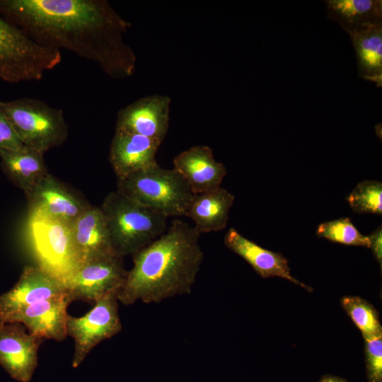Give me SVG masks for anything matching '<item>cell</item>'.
<instances>
[{
	"instance_id": "1",
	"label": "cell",
	"mask_w": 382,
	"mask_h": 382,
	"mask_svg": "<svg viewBox=\"0 0 382 382\" xmlns=\"http://www.w3.org/2000/svg\"><path fill=\"white\" fill-rule=\"evenodd\" d=\"M0 16L37 43L70 51L112 78L135 71V54L124 40L130 23L105 0H0Z\"/></svg>"
},
{
	"instance_id": "2",
	"label": "cell",
	"mask_w": 382,
	"mask_h": 382,
	"mask_svg": "<svg viewBox=\"0 0 382 382\" xmlns=\"http://www.w3.org/2000/svg\"><path fill=\"white\" fill-rule=\"evenodd\" d=\"M200 234L175 219L158 238L133 255V267L117 292L125 306L158 303L189 294L204 258Z\"/></svg>"
},
{
	"instance_id": "3",
	"label": "cell",
	"mask_w": 382,
	"mask_h": 382,
	"mask_svg": "<svg viewBox=\"0 0 382 382\" xmlns=\"http://www.w3.org/2000/svg\"><path fill=\"white\" fill-rule=\"evenodd\" d=\"M115 252L124 257L143 249L167 229V217L126 197L117 190L101 206Z\"/></svg>"
},
{
	"instance_id": "4",
	"label": "cell",
	"mask_w": 382,
	"mask_h": 382,
	"mask_svg": "<svg viewBox=\"0 0 382 382\" xmlns=\"http://www.w3.org/2000/svg\"><path fill=\"white\" fill-rule=\"evenodd\" d=\"M117 190L167 218L185 216L194 195L177 170L158 163L117 179Z\"/></svg>"
},
{
	"instance_id": "5",
	"label": "cell",
	"mask_w": 382,
	"mask_h": 382,
	"mask_svg": "<svg viewBox=\"0 0 382 382\" xmlns=\"http://www.w3.org/2000/svg\"><path fill=\"white\" fill-rule=\"evenodd\" d=\"M62 62L60 51L43 46L0 16V79L8 83L40 80Z\"/></svg>"
},
{
	"instance_id": "6",
	"label": "cell",
	"mask_w": 382,
	"mask_h": 382,
	"mask_svg": "<svg viewBox=\"0 0 382 382\" xmlns=\"http://www.w3.org/2000/svg\"><path fill=\"white\" fill-rule=\"evenodd\" d=\"M0 110L8 120L23 144L45 154L62 145L68 127L63 111L32 98L0 100Z\"/></svg>"
},
{
	"instance_id": "7",
	"label": "cell",
	"mask_w": 382,
	"mask_h": 382,
	"mask_svg": "<svg viewBox=\"0 0 382 382\" xmlns=\"http://www.w3.org/2000/svg\"><path fill=\"white\" fill-rule=\"evenodd\" d=\"M28 227L39 266L65 284L81 265L71 226L42 214H29Z\"/></svg>"
},
{
	"instance_id": "8",
	"label": "cell",
	"mask_w": 382,
	"mask_h": 382,
	"mask_svg": "<svg viewBox=\"0 0 382 382\" xmlns=\"http://www.w3.org/2000/svg\"><path fill=\"white\" fill-rule=\"evenodd\" d=\"M117 292H110L98 299L94 306L81 317L68 315L67 335L74 340L73 368H77L100 342L121 331Z\"/></svg>"
},
{
	"instance_id": "9",
	"label": "cell",
	"mask_w": 382,
	"mask_h": 382,
	"mask_svg": "<svg viewBox=\"0 0 382 382\" xmlns=\"http://www.w3.org/2000/svg\"><path fill=\"white\" fill-rule=\"evenodd\" d=\"M127 274L123 257L114 253L83 263L64 284L71 301L95 303L110 292L118 291Z\"/></svg>"
},
{
	"instance_id": "10",
	"label": "cell",
	"mask_w": 382,
	"mask_h": 382,
	"mask_svg": "<svg viewBox=\"0 0 382 382\" xmlns=\"http://www.w3.org/2000/svg\"><path fill=\"white\" fill-rule=\"evenodd\" d=\"M29 214H39L69 226L91 205L50 173L25 192Z\"/></svg>"
},
{
	"instance_id": "11",
	"label": "cell",
	"mask_w": 382,
	"mask_h": 382,
	"mask_svg": "<svg viewBox=\"0 0 382 382\" xmlns=\"http://www.w3.org/2000/svg\"><path fill=\"white\" fill-rule=\"evenodd\" d=\"M66 293L64 284L39 265L26 266L12 289L0 295V323L28 306Z\"/></svg>"
},
{
	"instance_id": "12",
	"label": "cell",
	"mask_w": 382,
	"mask_h": 382,
	"mask_svg": "<svg viewBox=\"0 0 382 382\" xmlns=\"http://www.w3.org/2000/svg\"><path fill=\"white\" fill-rule=\"evenodd\" d=\"M41 340L21 323H0V366L13 379L30 382L37 366Z\"/></svg>"
},
{
	"instance_id": "13",
	"label": "cell",
	"mask_w": 382,
	"mask_h": 382,
	"mask_svg": "<svg viewBox=\"0 0 382 382\" xmlns=\"http://www.w3.org/2000/svg\"><path fill=\"white\" fill-rule=\"evenodd\" d=\"M170 98L152 95L141 98L117 113L115 131L142 135L163 142L169 127Z\"/></svg>"
},
{
	"instance_id": "14",
	"label": "cell",
	"mask_w": 382,
	"mask_h": 382,
	"mask_svg": "<svg viewBox=\"0 0 382 382\" xmlns=\"http://www.w3.org/2000/svg\"><path fill=\"white\" fill-rule=\"evenodd\" d=\"M71 302L67 293L54 296L21 309L5 323H21L41 340L62 341L67 336L66 309Z\"/></svg>"
},
{
	"instance_id": "15",
	"label": "cell",
	"mask_w": 382,
	"mask_h": 382,
	"mask_svg": "<svg viewBox=\"0 0 382 382\" xmlns=\"http://www.w3.org/2000/svg\"><path fill=\"white\" fill-rule=\"evenodd\" d=\"M173 163L194 195L219 187L227 173L226 167L214 159L212 149L207 146H194L182 151Z\"/></svg>"
},
{
	"instance_id": "16",
	"label": "cell",
	"mask_w": 382,
	"mask_h": 382,
	"mask_svg": "<svg viewBox=\"0 0 382 382\" xmlns=\"http://www.w3.org/2000/svg\"><path fill=\"white\" fill-rule=\"evenodd\" d=\"M161 143L142 135L115 131L109 160L117 179L158 163L156 156Z\"/></svg>"
},
{
	"instance_id": "17",
	"label": "cell",
	"mask_w": 382,
	"mask_h": 382,
	"mask_svg": "<svg viewBox=\"0 0 382 382\" xmlns=\"http://www.w3.org/2000/svg\"><path fill=\"white\" fill-rule=\"evenodd\" d=\"M70 226L81 265L117 253L112 244L105 216L100 207L90 206Z\"/></svg>"
},
{
	"instance_id": "18",
	"label": "cell",
	"mask_w": 382,
	"mask_h": 382,
	"mask_svg": "<svg viewBox=\"0 0 382 382\" xmlns=\"http://www.w3.org/2000/svg\"><path fill=\"white\" fill-rule=\"evenodd\" d=\"M226 246L244 259L262 277L286 279L311 291V287L295 279L290 273L287 260L280 253L265 249L242 236L233 228L224 236Z\"/></svg>"
},
{
	"instance_id": "19",
	"label": "cell",
	"mask_w": 382,
	"mask_h": 382,
	"mask_svg": "<svg viewBox=\"0 0 382 382\" xmlns=\"http://www.w3.org/2000/svg\"><path fill=\"white\" fill-rule=\"evenodd\" d=\"M234 199L233 194L221 187L193 195L185 216L190 218L199 234L221 231L227 225Z\"/></svg>"
},
{
	"instance_id": "20",
	"label": "cell",
	"mask_w": 382,
	"mask_h": 382,
	"mask_svg": "<svg viewBox=\"0 0 382 382\" xmlns=\"http://www.w3.org/2000/svg\"><path fill=\"white\" fill-rule=\"evenodd\" d=\"M354 47L358 74L382 86V23L348 33Z\"/></svg>"
},
{
	"instance_id": "21",
	"label": "cell",
	"mask_w": 382,
	"mask_h": 382,
	"mask_svg": "<svg viewBox=\"0 0 382 382\" xmlns=\"http://www.w3.org/2000/svg\"><path fill=\"white\" fill-rule=\"evenodd\" d=\"M43 155L26 146L16 150L1 149V168L15 185L26 192L48 173Z\"/></svg>"
},
{
	"instance_id": "22",
	"label": "cell",
	"mask_w": 382,
	"mask_h": 382,
	"mask_svg": "<svg viewBox=\"0 0 382 382\" xmlns=\"http://www.w3.org/2000/svg\"><path fill=\"white\" fill-rule=\"evenodd\" d=\"M328 18L346 33L382 23L381 0L325 1Z\"/></svg>"
},
{
	"instance_id": "23",
	"label": "cell",
	"mask_w": 382,
	"mask_h": 382,
	"mask_svg": "<svg viewBox=\"0 0 382 382\" xmlns=\"http://www.w3.org/2000/svg\"><path fill=\"white\" fill-rule=\"evenodd\" d=\"M341 305L364 339L382 335L378 313L369 302L359 296H348L341 299Z\"/></svg>"
},
{
	"instance_id": "24",
	"label": "cell",
	"mask_w": 382,
	"mask_h": 382,
	"mask_svg": "<svg viewBox=\"0 0 382 382\" xmlns=\"http://www.w3.org/2000/svg\"><path fill=\"white\" fill-rule=\"evenodd\" d=\"M316 234L332 242L370 248L369 236L361 234L347 217L320 224Z\"/></svg>"
},
{
	"instance_id": "25",
	"label": "cell",
	"mask_w": 382,
	"mask_h": 382,
	"mask_svg": "<svg viewBox=\"0 0 382 382\" xmlns=\"http://www.w3.org/2000/svg\"><path fill=\"white\" fill-rule=\"evenodd\" d=\"M347 200L354 212L363 214H382V184L364 180L357 184Z\"/></svg>"
},
{
	"instance_id": "26",
	"label": "cell",
	"mask_w": 382,
	"mask_h": 382,
	"mask_svg": "<svg viewBox=\"0 0 382 382\" xmlns=\"http://www.w3.org/2000/svg\"><path fill=\"white\" fill-rule=\"evenodd\" d=\"M365 361L369 382H382V335L364 338Z\"/></svg>"
},
{
	"instance_id": "27",
	"label": "cell",
	"mask_w": 382,
	"mask_h": 382,
	"mask_svg": "<svg viewBox=\"0 0 382 382\" xmlns=\"http://www.w3.org/2000/svg\"><path fill=\"white\" fill-rule=\"evenodd\" d=\"M24 146L11 124L0 110V150H16Z\"/></svg>"
},
{
	"instance_id": "28",
	"label": "cell",
	"mask_w": 382,
	"mask_h": 382,
	"mask_svg": "<svg viewBox=\"0 0 382 382\" xmlns=\"http://www.w3.org/2000/svg\"><path fill=\"white\" fill-rule=\"evenodd\" d=\"M370 248L381 267L382 265V231L381 226L372 232L369 236Z\"/></svg>"
},
{
	"instance_id": "29",
	"label": "cell",
	"mask_w": 382,
	"mask_h": 382,
	"mask_svg": "<svg viewBox=\"0 0 382 382\" xmlns=\"http://www.w3.org/2000/svg\"><path fill=\"white\" fill-rule=\"evenodd\" d=\"M318 382H349L340 376L326 374L323 376Z\"/></svg>"
}]
</instances>
